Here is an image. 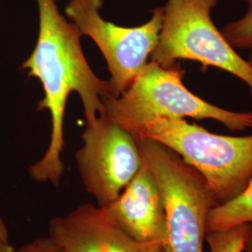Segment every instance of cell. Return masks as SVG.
<instances>
[{"label": "cell", "mask_w": 252, "mask_h": 252, "mask_svg": "<svg viewBox=\"0 0 252 252\" xmlns=\"http://www.w3.org/2000/svg\"><path fill=\"white\" fill-rule=\"evenodd\" d=\"M38 9V36L36 47L23 68L37 78L44 89L38 110L47 109L52 118L51 140L44 156L28 168L37 182L58 187L64 171L61 155L63 146V118L66 100L76 92L81 96L87 123L105 113L102 99L110 96L108 81L91 69L81 46V33L63 17L55 0H36Z\"/></svg>", "instance_id": "obj_1"}, {"label": "cell", "mask_w": 252, "mask_h": 252, "mask_svg": "<svg viewBox=\"0 0 252 252\" xmlns=\"http://www.w3.org/2000/svg\"><path fill=\"white\" fill-rule=\"evenodd\" d=\"M184 70L174 64L162 67L150 62L120 96L103 98L105 113L113 123L134 134L157 118L214 120L233 132L252 127V112L215 106L188 90Z\"/></svg>", "instance_id": "obj_2"}, {"label": "cell", "mask_w": 252, "mask_h": 252, "mask_svg": "<svg viewBox=\"0 0 252 252\" xmlns=\"http://www.w3.org/2000/svg\"><path fill=\"white\" fill-rule=\"evenodd\" d=\"M133 135L155 140L179 154L203 176L219 205L240 194L252 180V133L218 135L185 119L157 118Z\"/></svg>", "instance_id": "obj_3"}, {"label": "cell", "mask_w": 252, "mask_h": 252, "mask_svg": "<svg viewBox=\"0 0 252 252\" xmlns=\"http://www.w3.org/2000/svg\"><path fill=\"white\" fill-rule=\"evenodd\" d=\"M142 162L161 190L166 223L165 252H204L208 214L217 202L203 176L179 154L135 136Z\"/></svg>", "instance_id": "obj_4"}, {"label": "cell", "mask_w": 252, "mask_h": 252, "mask_svg": "<svg viewBox=\"0 0 252 252\" xmlns=\"http://www.w3.org/2000/svg\"><path fill=\"white\" fill-rule=\"evenodd\" d=\"M219 0H167L152 62L169 67L180 60L216 67L241 80L252 95V67L212 21Z\"/></svg>", "instance_id": "obj_5"}, {"label": "cell", "mask_w": 252, "mask_h": 252, "mask_svg": "<svg viewBox=\"0 0 252 252\" xmlns=\"http://www.w3.org/2000/svg\"><path fill=\"white\" fill-rule=\"evenodd\" d=\"M103 0H69L65 15L81 33L90 36L104 55L110 80V96L118 97L148 63L157 45L162 23V7L153 9L143 25L117 26L102 17Z\"/></svg>", "instance_id": "obj_6"}, {"label": "cell", "mask_w": 252, "mask_h": 252, "mask_svg": "<svg viewBox=\"0 0 252 252\" xmlns=\"http://www.w3.org/2000/svg\"><path fill=\"white\" fill-rule=\"evenodd\" d=\"M76 160L84 189L99 207H108L142 166L135 135L106 113L87 123Z\"/></svg>", "instance_id": "obj_7"}, {"label": "cell", "mask_w": 252, "mask_h": 252, "mask_svg": "<svg viewBox=\"0 0 252 252\" xmlns=\"http://www.w3.org/2000/svg\"><path fill=\"white\" fill-rule=\"evenodd\" d=\"M48 234L61 252H165L159 244L136 241L118 225L107 207L93 204L54 217Z\"/></svg>", "instance_id": "obj_8"}, {"label": "cell", "mask_w": 252, "mask_h": 252, "mask_svg": "<svg viewBox=\"0 0 252 252\" xmlns=\"http://www.w3.org/2000/svg\"><path fill=\"white\" fill-rule=\"evenodd\" d=\"M105 207L132 238L143 243L159 244L164 250L167 234L162 194L153 173L144 163L117 198Z\"/></svg>", "instance_id": "obj_9"}, {"label": "cell", "mask_w": 252, "mask_h": 252, "mask_svg": "<svg viewBox=\"0 0 252 252\" xmlns=\"http://www.w3.org/2000/svg\"><path fill=\"white\" fill-rule=\"evenodd\" d=\"M242 224H252V180L240 194L210 210L207 233Z\"/></svg>", "instance_id": "obj_10"}, {"label": "cell", "mask_w": 252, "mask_h": 252, "mask_svg": "<svg viewBox=\"0 0 252 252\" xmlns=\"http://www.w3.org/2000/svg\"><path fill=\"white\" fill-rule=\"evenodd\" d=\"M250 224L234 226L225 230L207 232L206 242L209 252H243Z\"/></svg>", "instance_id": "obj_11"}, {"label": "cell", "mask_w": 252, "mask_h": 252, "mask_svg": "<svg viewBox=\"0 0 252 252\" xmlns=\"http://www.w3.org/2000/svg\"><path fill=\"white\" fill-rule=\"evenodd\" d=\"M221 33L234 50H252V9L223 27Z\"/></svg>", "instance_id": "obj_12"}, {"label": "cell", "mask_w": 252, "mask_h": 252, "mask_svg": "<svg viewBox=\"0 0 252 252\" xmlns=\"http://www.w3.org/2000/svg\"><path fill=\"white\" fill-rule=\"evenodd\" d=\"M14 252H61L49 236L37 237L32 242L21 247Z\"/></svg>", "instance_id": "obj_13"}, {"label": "cell", "mask_w": 252, "mask_h": 252, "mask_svg": "<svg viewBox=\"0 0 252 252\" xmlns=\"http://www.w3.org/2000/svg\"><path fill=\"white\" fill-rule=\"evenodd\" d=\"M0 242H9L8 227L1 217H0Z\"/></svg>", "instance_id": "obj_14"}, {"label": "cell", "mask_w": 252, "mask_h": 252, "mask_svg": "<svg viewBox=\"0 0 252 252\" xmlns=\"http://www.w3.org/2000/svg\"><path fill=\"white\" fill-rule=\"evenodd\" d=\"M243 252H252V224H250L249 233L244 246Z\"/></svg>", "instance_id": "obj_15"}, {"label": "cell", "mask_w": 252, "mask_h": 252, "mask_svg": "<svg viewBox=\"0 0 252 252\" xmlns=\"http://www.w3.org/2000/svg\"><path fill=\"white\" fill-rule=\"evenodd\" d=\"M15 249L9 242H0V252H14Z\"/></svg>", "instance_id": "obj_16"}, {"label": "cell", "mask_w": 252, "mask_h": 252, "mask_svg": "<svg viewBox=\"0 0 252 252\" xmlns=\"http://www.w3.org/2000/svg\"><path fill=\"white\" fill-rule=\"evenodd\" d=\"M247 61L249 62V63L251 64V66L252 67V50H251V53L249 54V57H248Z\"/></svg>", "instance_id": "obj_17"}, {"label": "cell", "mask_w": 252, "mask_h": 252, "mask_svg": "<svg viewBox=\"0 0 252 252\" xmlns=\"http://www.w3.org/2000/svg\"><path fill=\"white\" fill-rule=\"evenodd\" d=\"M243 1L249 5V7H250L251 9H252V0H243Z\"/></svg>", "instance_id": "obj_18"}]
</instances>
